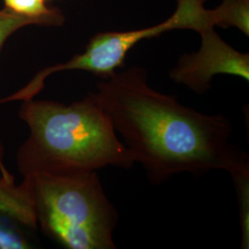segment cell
<instances>
[{"instance_id":"3957f363","label":"cell","mask_w":249,"mask_h":249,"mask_svg":"<svg viewBox=\"0 0 249 249\" xmlns=\"http://www.w3.org/2000/svg\"><path fill=\"white\" fill-rule=\"evenodd\" d=\"M31 177L38 227L44 234L66 249H116L119 214L97 172Z\"/></svg>"},{"instance_id":"7a4b0ae2","label":"cell","mask_w":249,"mask_h":249,"mask_svg":"<svg viewBox=\"0 0 249 249\" xmlns=\"http://www.w3.org/2000/svg\"><path fill=\"white\" fill-rule=\"evenodd\" d=\"M18 116L30 130L16 153L23 176H72L107 166L130 169L136 160L98 101L89 92L70 105L23 101Z\"/></svg>"},{"instance_id":"ba28073f","label":"cell","mask_w":249,"mask_h":249,"mask_svg":"<svg viewBox=\"0 0 249 249\" xmlns=\"http://www.w3.org/2000/svg\"><path fill=\"white\" fill-rule=\"evenodd\" d=\"M29 25H40V23L34 18L15 14L9 9L0 10V53L9 36L19 29Z\"/></svg>"},{"instance_id":"277c9868","label":"cell","mask_w":249,"mask_h":249,"mask_svg":"<svg viewBox=\"0 0 249 249\" xmlns=\"http://www.w3.org/2000/svg\"><path fill=\"white\" fill-rule=\"evenodd\" d=\"M199 35L200 48L195 53H186L180 57L170 72L172 80L187 86L196 94L209 91L216 75H232L249 81V53L233 49L218 36L214 28Z\"/></svg>"},{"instance_id":"8992f818","label":"cell","mask_w":249,"mask_h":249,"mask_svg":"<svg viewBox=\"0 0 249 249\" xmlns=\"http://www.w3.org/2000/svg\"><path fill=\"white\" fill-rule=\"evenodd\" d=\"M5 9L27 18L37 20L41 26H59L64 22L62 12L50 9L43 0H2Z\"/></svg>"},{"instance_id":"52a82bcc","label":"cell","mask_w":249,"mask_h":249,"mask_svg":"<svg viewBox=\"0 0 249 249\" xmlns=\"http://www.w3.org/2000/svg\"><path fill=\"white\" fill-rule=\"evenodd\" d=\"M237 193L242 229V249L249 246V175L232 178Z\"/></svg>"},{"instance_id":"6da1fadb","label":"cell","mask_w":249,"mask_h":249,"mask_svg":"<svg viewBox=\"0 0 249 249\" xmlns=\"http://www.w3.org/2000/svg\"><path fill=\"white\" fill-rule=\"evenodd\" d=\"M89 92L153 185L182 173L200 177L223 170L231 178L249 175V154L230 143L231 120L223 114L200 113L153 89L142 67L116 71Z\"/></svg>"},{"instance_id":"9c48e42d","label":"cell","mask_w":249,"mask_h":249,"mask_svg":"<svg viewBox=\"0 0 249 249\" xmlns=\"http://www.w3.org/2000/svg\"><path fill=\"white\" fill-rule=\"evenodd\" d=\"M3 159H4V146H3V144H2L1 141H0V170H1V172H2L4 175L8 176V175H10V173H9L8 169L5 167Z\"/></svg>"},{"instance_id":"30bf717a","label":"cell","mask_w":249,"mask_h":249,"mask_svg":"<svg viewBox=\"0 0 249 249\" xmlns=\"http://www.w3.org/2000/svg\"><path fill=\"white\" fill-rule=\"evenodd\" d=\"M43 1H45V3H46L47 1H50V0H43Z\"/></svg>"},{"instance_id":"5b68a950","label":"cell","mask_w":249,"mask_h":249,"mask_svg":"<svg viewBox=\"0 0 249 249\" xmlns=\"http://www.w3.org/2000/svg\"><path fill=\"white\" fill-rule=\"evenodd\" d=\"M38 229L33 177L16 184L0 170V249H34Z\"/></svg>"}]
</instances>
